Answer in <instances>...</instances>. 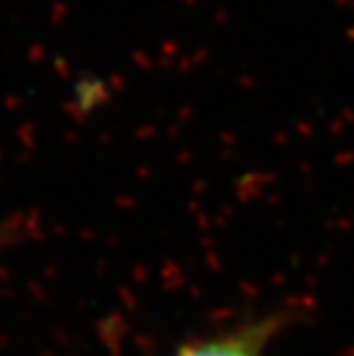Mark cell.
Listing matches in <instances>:
<instances>
[{
    "label": "cell",
    "mask_w": 354,
    "mask_h": 356,
    "mask_svg": "<svg viewBox=\"0 0 354 356\" xmlns=\"http://www.w3.org/2000/svg\"><path fill=\"white\" fill-rule=\"evenodd\" d=\"M276 327H278L276 320H265L248 329L230 333V336L186 347L177 356H262L267 347V340L272 338Z\"/></svg>",
    "instance_id": "cell-1"
}]
</instances>
